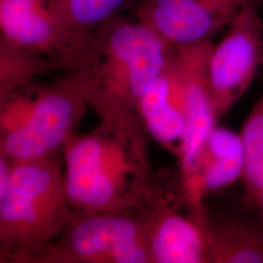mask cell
Masks as SVG:
<instances>
[{"label": "cell", "mask_w": 263, "mask_h": 263, "mask_svg": "<svg viewBox=\"0 0 263 263\" xmlns=\"http://www.w3.org/2000/svg\"><path fill=\"white\" fill-rule=\"evenodd\" d=\"M222 39L214 44L209 76L217 120L243 97L263 66V21L259 7L236 16Z\"/></svg>", "instance_id": "7"}, {"label": "cell", "mask_w": 263, "mask_h": 263, "mask_svg": "<svg viewBox=\"0 0 263 263\" xmlns=\"http://www.w3.org/2000/svg\"><path fill=\"white\" fill-rule=\"evenodd\" d=\"M208 263H263V222L227 218L209 222Z\"/></svg>", "instance_id": "13"}, {"label": "cell", "mask_w": 263, "mask_h": 263, "mask_svg": "<svg viewBox=\"0 0 263 263\" xmlns=\"http://www.w3.org/2000/svg\"><path fill=\"white\" fill-rule=\"evenodd\" d=\"M257 209H259L260 211H261V213H262L263 215V193L262 195H261V197L259 199V202H258V207Z\"/></svg>", "instance_id": "17"}, {"label": "cell", "mask_w": 263, "mask_h": 263, "mask_svg": "<svg viewBox=\"0 0 263 263\" xmlns=\"http://www.w3.org/2000/svg\"><path fill=\"white\" fill-rule=\"evenodd\" d=\"M74 214L61 154L13 162L0 192V262H35Z\"/></svg>", "instance_id": "3"}, {"label": "cell", "mask_w": 263, "mask_h": 263, "mask_svg": "<svg viewBox=\"0 0 263 263\" xmlns=\"http://www.w3.org/2000/svg\"><path fill=\"white\" fill-rule=\"evenodd\" d=\"M179 196L151 181L146 200L138 209L146 226L151 263H208V227L179 213Z\"/></svg>", "instance_id": "9"}, {"label": "cell", "mask_w": 263, "mask_h": 263, "mask_svg": "<svg viewBox=\"0 0 263 263\" xmlns=\"http://www.w3.org/2000/svg\"><path fill=\"white\" fill-rule=\"evenodd\" d=\"M214 44L213 40H207L175 47L186 121L178 155L179 175L190 168L218 121L209 76V59Z\"/></svg>", "instance_id": "11"}, {"label": "cell", "mask_w": 263, "mask_h": 263, "mask_svg": "<svg viewBox=\"0 0 263 263\" xmlns=\"http://www.w3.org/2000/svg\"><path fill=\"white\" fill-rule=\"evenodd\" d=\"M244 173V148L241 134L226 128H216L199 151L190 168L179 175L184 205L198 222L207 226L203 210L204 199L223 190Z\"/></svg>", "instance_id": "10"}, {"label": "cell", "mask_w": 263, "mask_h": 263, "mask_svg": "<svg viewBox=\"0 0 263 263\" xmlns=\"http://www.w3.org/2000/svg\"><path fill=\"white\" fill-rule=\"evenodd\" d=\"M241 134L244 148L243 203L257 209L263 193V93L245 120Z\"/></svg>", "instance_id": "15"}, {"label": "cell", "mask_w": 263, "mask_h": 263, "mask_svg": "<svg viewBox=\"0 0 263 263\" xmlns=\"http://www.w3.org/2000/svg\"><path fill=\"white\" fill-rule=\"evenodd\" d=\"M137 112L149 136L178 158L186 121L176 48L165 71L141 98Z\"/></svg>", "instance_id": "12"}, {"label": "cell", "mask_w": 263, "mask_h": 263, "mask_svg": "<svg viewBox=\"0 0 263 263\" xmlns=\"http://www.w3.org/2000/svg\"><path fill=\"white\" fill-rule=\"evenodd\" d=\"M32 104L18 130L0 136V154L12 162L63 153L87 109L77 71L47 84L32 85Z\"/></svg>", "instance_id": "5"}, {"label": "cell", "mask_w": 263, "mask_h": 263, "mask_svg": "<svg viewBox=\"0 0 263 263\" xmlns=\"http://www.w3.org/2000/svg\"><path fill=\"white\" fill-rule=\"evenodd\" d=\"M0 37L46 57L65 71L82 67L91 40L66 25L53 0H0Z\"/></svg>", "instance_id": "6"}, {"label": "cell", "mask_w": 263, "mask_h": 263, "mask_svg": "<svg viewBox=\"0 0 263 263\" xmlns=\"http://www.w3.org/2000/svg\"><path fill=\"white\" fill-rule=\"evenodd\" d=\"M62 69L56 62L0 37V101L34 84L36 77Z\"/></svg>", "instance_id": "14"}, {"label": "cell", "mask_w": 263, "mask_h": 263, "mask_svg": "<svg viewBox=\"0 0 263 263\" xmlns=\"http://www.w3.org/2000/svg\"><path fill=\"white\" fill-rule=\"evenodd\" d=\"M148 133L137 111L76 134L63 149L64 175L76 212L120 213L144 204L152 181Z\"/></svg>", "instance_id": "1"}, {"label": "cell", "mask_w": 263, "mask_h": 263, "mask_svg": "<svg viewBox=\"0 0 263 263\" xmlns=\"http://www.w3.org/2000/svg\"><path fill=\"white\" fill-rule=\"evenodd\" d=\"M174 51L173 45L139 20L121 15L105 22L92 32L88 56L76 70L89 108L105 122L137 111Z\"/></svg>", "instance_id": "2"}, {"label": "cell", "mask_w": 263, "mask_h": 263, "mask_svg": "<svg viewBox=\"0 0 263 263\" xmlns=\"http://www.w3.org/2000/svg\"><path fill=\"white\" fill-rule=\"evenodd\" d=\"M140 0H53L57 11L76 33L90 37L105 22L136 8Z\"/></svg>", "instance_id": "16"}, {"label": "cell", "mask_w": 263, "mask_h": 263, "mask_svg": "<svg viewBox=\"0 0 263 263\" xmlns=\"http://www.w3.org/2000/svg\"><path fill=\"white\" fill-rule=\"evenodd\" d=\"M132 212H76L34 263H151L143 216Z\"/></svg>", "instance_id": "4"}, {"label": "cell", "mask_w": 263, "mask_h": 263, "mask_svg": "<svg viewBox=\"0 0 263 263\" xmlns=\"http://www.w3.org/2000/svg\"><path fill=\"white\" fill-rule=\"evenodd\" d=\"M263 0H140L137 20L174 47L213 40L242 11Z\"/></svg>", "instance_id": "8"}]
</instances>
